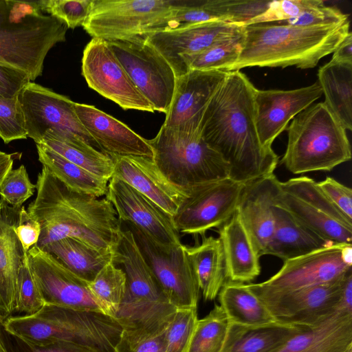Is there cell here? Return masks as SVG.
Segmentation results:
<instances>
[{
	"label": "cell",
	"instance_id": "48",
	"mask_svg": "<svg viewBox=\"0 0 352 352\" xmlns=\"http://www.w3.org/2000/svg\"><path fill=\"white\" fill-rule=\"evenodd\" d=\"M348 20V16L338 8L326 6L323 3L306 10L297 17L276 23L297 26H322L338 25Z\"/></svg>",
	"mask_w": 352,
	"mask_h": 352
},
{
	"label": "cell",
	"instance_id": "19",
	"mask_svg": "<svg viewBox=\"0 0 352 352\" xmlns=\"http://www.w3.org/2000/svg\"><path fill=\"white\" fill-rule=\"evenodd\" d=\"M105 197L121 223L133 225L162 246L181 243L180 234L173 225L172 217L126 182L112 177Z\"/></svg>",
	"mask_w": 352,
	"mask_h": 352
},
{
	"label": "cell",
	"instance_id": "42",
	"mask_svg": "<svg viewBox=\"0 0 352 352\" xmlns=\"http://www.w3.org/2000/svg\"><path fill=\"white\" fill-rule=\"evenodd\" d=\"M45 304L27 255L18 275L15 312L23 314V316L33 315Z\"/></svg>",
	"mask_w": 352,
	"mask_h": 352
},
{
	"label": "cell",
	"instance_id": "53",
	"mask_svg": "<svg viewBox=\"0 0 352 352\" xmlns=\"http://www.w3.org/2000/svg\"><path fill=\"white\" fill-rule=\"evenodd\" d=\"M331 60L341 63H352V34L347 36L333 52Z\"/></svg>",
	"mask_w": 352,
	"mask_h": 352
},
{
	"label": "cell",
	"instance_id": "31",
	"mask_svg": "<svg viewBox=\"0 0 352 352\" xmlns=\"http://www.w3.org/2000/svg\"><path fill=\"white\" fill-rule=\"evenodd\" d=\"M306 328L280 322L258 327L229 324L221 352H273Z\"/></svg>",
	"mask_w": 352,
	"mask_h": 352
},
{
	"label": "cell",
	"instance_id": "32",
	"mask_svg": "<svg viewBox=\"0 0 352 352\" xmlns=\"http://www.w3.org/2000/svg\"><path fill=\"white\" fill-rule=\"evenodd\" d=\"M327 106L346 130L352 129V63L330 60L318 69Z\"/></svg>",
	"mask_w": 352,
	"mask_h": 352
},
{
	"label": "cell",
	"instance_id": "16",
	"mask_svg": "<svg viewBox=\"0 0 352 352\" xmlns=\"http://www.w3.org/2000/svg\"><path fill=\"white\" fill-rule=\"evenodd\" d=\"M82 75L88 86L123 109L154 112L105 40L92 38L82 58Z\"/></svg>",
	"mask_w": 352,
	"mask_h": 352
},
{
	"label": "cell",
	"instance_id": "27",
	"mask_svg": "<svg viewBox=\"0 0 352 352\" xmlns=\"http://www.w3.org/2000/svg\"><path fill=\"white\" fill-rule=\"evenodd\" d=\"M273 352H352V312L340 305L330 316L296 333Z\"/></svg>",
	"mask_w": 352,
	"mask_h": 352
},
{
	"label": "cell",
	"instance_id": "35",
	"mask_svg": "<svg viewBox=\"0 0 352 352\" xmlns=\"http://www.w3.org/2000/svg\"><path fill=\"white\" fill-rule=\"evenodd\" d=\"M39 162L69 189L100 198L107 192L108 181L68 161L41 144H36Z\"/></svg>",
	"mask_w": 352,
	"mask_h": 352
},
{
	"label": "cell",
	"instance_id": "17",
	"mask_svg": "<svg viewBox=\"0 0 352 352\" xmlns=\"http://www.w3.org/2000/svg\"><path fill=\"white\" fill-rule=\"evenodd\" d=\"M351 270L332 282L258 298L278 322L312 327L341 305L342 287Z\"/></svg>",
	"mask_w": 352,
	"mask_h": 352
},
{
	"label": "cell",
	"instance_id": "5",
	"mask_svg": "<svg viewBox=\"0 0 352 352\" xmlns=\"http://www.w3.org/2000/svg\"><path fill=\"white\" fill-rule=\"evenodd\" d=\"M3 329L31 345L63 342L114 352L122 328L116 319L101 312L45 304L33 315L7 318Z\"/></svg>",
	"mask_w": 352,
	"mask_h": 352
},
{
	"label": "cell",
	"instance_id": "39",
	"mask_svg": "<svg viewBox=\"0 0 352 352\" xmlns=\"http://www.w3.org/2000/svg\"><path fill=\"white\" fill-rule=\"evenodd\" d=\"M227 317L219 305L198 319L188 352H221L228 329Z\"/></svg>",
	"mask_w": 352,
	"mask_h": 352
},
{
	"label": "cell",
	"instance_id": "33",
	"mask_svg": "<svg viewBox=\"0 0 352 352\" xmlns=\"http://www.w3.org/2000/svg\"><path fill=\"white\" fill-rule=\"evenodd\" d=\"M40 249L52 254L87 282L91 281L113 258V251L101 250L72 237L57 240Z\"/></svg>",
	"mask_w": 352,
	"mask_h": 352
},
{
	"label": "cell",
	"instance_id": "47",
	"mask_svg": "<svg viewBox=\"0 0 352 352\" xmlns=\"http://www.w3.org/2000/svg\"><path fill=\"white\" fill-rule=\"evenodd\" d=\"M323 3L321 0L271 1L268 8L265 12L249 20L242 26L286 21L297 17L306 10Z\"/></svg>",
	"mask_w": 352,
	"mask_h": 352
},
{
	"label": "cell",
	"instance_id": "41",
	"mask_svg": "<svg viewBox=\"0 0 352 352\" xmlns=\"http://www.w3.org/2000/svg\"><path fill=\"white\" fill-rule=\"evenodd\" d=\"M271 1L206 0L208 6L223 21L242 26L265 12Z\"/></svg>",
	"mask_w": 352,
	"mask_h": 352
},
{
	"label": "cell",
	"instance_id": "46",
	"mask_svg": "<svg viewBox=\"0 0 352 352\" xmlns=\"http://www.w3.org/2000/svg\"><path fill=\"white\" fill-rule=\"evenodd\" d=\"M165 331L122 329L114 352H164Z\"/></svg>",
	"mask_w": 352,
	"mask_h": 352
},
{
	"label": "cell",
	"instance_id": "29",
	"mask_svg": "<svg viewBox=\"0 0 352 352\" xmlns=\"http://www.w3.org/2000/svg\"><path fill=\"white\" fill-rule=\"evenodd\" d=\"M275 216L274 230L264 255L285 261L332 245L298 223L286 210L276 206Z\"/></svg>",
	"mask_w": 352,
	"mask_h": 352
},
{
	"label": "cell",
	"instance_id": "22",
	"mask_svg": "<svg viewBox=\"0 0 352 352\" xmlns=\"http://www.w3.org/2000/svg\"><path fill=\"white\" fill-rule=\"evenodd\" d=\"M241 27L226 21H211L157 32L145 36L168 63L177 78L184 74L182 65L184 58L232 36Z\"/></svg>",
	"mask_w": 352,
	"mask_h": 352
},
{
	"label": "cell",
	"instance_id": "2",
	"mask_svg": "<svg viewBox=\"0 0 352 352\" xmlns=\"http://www.w3.org/2000/svg\"><path fill=\"white\" fill-rule=\"evenodd\" d=\"M36 186V196L27 211L41 226L38 248L72 237L99 250L113 251L121 222L106 197L69 189L45 166L38 174Z\"/></svg>",
	"mask_w": 352,
	"mask_h": 352
},
{
	"label": "cell",
	"instance_id": "49",
	"mask_svg": "<svg viewBox=\"0 0 352 352\" xmlns=\"http://www.w3.org/2000/svg\"><path fill=\"white\" fill-rule=\"evenodd\" d=\"M3 337L8 352H102L99 350L70 342H55L43 346L31 345L8 333Z\"/></svg>",
	"mask_w": 352,
	"mask_h": 352
},
{
	"label": "cell",
	"instance_id": "55",
	"mask_svg": "<svg viewBox=\"0 0 352 352\" xmlns=\"http://www.w3.org/2000/svg\"><path fill=\"white\" fill-rule=\"evenodd\" d=\"M341 306L352 312V270L347 274L342 287Z\"/></svg>",
	"mask_w": 352,
	"mask_h": 352
},
{
	"label": "cell",
	"instance_id": "3",
	"mask_svg": "<svg viewBox=\"0 0 352 352\" xmlns=\"http://www.w3.org/2000/svg\"><path fill=\"white\" fill-rule=\"evenodd\" d=\"M242 27L241 52L227 72L251 67L312 68L321 58L333 53L349 32V20L322 26L274 22Z\"/></svg>",
	"mask_w": 352,
	"mask_h": 352
},
{
	"label": "cell",
	"instance_id": "20",
	"mask_svg": "<svg viewBox=\"0 0 352 352\" xmlns=\"http://www.w3.org/2000/svg\"><path fill=\"white\" fill-rule=\"evenodd\" d=\"M227 74V72L221 70L190 69L176 78L173 96L163 125L200 134L206 107Z\"/></svg>",
	"mask_w": 352,
	"mask_h": 352
},
{
	"label": "cell",
	"instance_id": "14",
	"mask_svg": "<svg viewBox=\"0 0 352 352\" xmlns=\"http://www.w3.org/2000/svg\"><path fill=\"white\" fill-rule=\"evenodd\" d=\"M244 184L230 178L187 188L186 197L172 217L179 233L204 236L220 228L236 212Z\"/></svg>",
	"mask_w": 352,
	"mask_h": 352
},
{
	"label": "cell",
	"instance_id": "4",
	"mask_svg": "<svg viewBox=\"0 0 352 352\" xmlns=\"http://www.w3.org/2000/svg\"><path fill=\"white\" fill-rule=\"evenodd\" d=\"M67 27L41 10L39 1L0 0V65L42 75L47 53L66 40Z\"/></svg>",
	"mask_w": 352,
	"mask_h": 352
},
{
	"label": "cell",
	"instance_id": "8",
	"mask_svg": "<svg viewBox=\"0 0 352 352\" xmlns=\"http://www.w3.org/2000/svg\"><path fill=\"white\" fill-rule=\"evenodd\" d=\"M153 160L161 173L175 186H190L229 178L230 167L202 138L162 125L157 135L148 140Z\"/></svg>",
	"mask_w": 352,
	"mask_h": 352
},
{
	"label": "cell",
	"instance_id": "11",
	"mask_svg": "<svg viewBox=\"0 0 352 352\" xmlns=\"http://www.w3.org/2000/svg\"><path fill=\"white\" fill-rule=\"evenodd\" d=\"M351 269L352 244H332L285 261L269 279L247 285L257 297L281 294L332 282Z\"/></svg>",
	"mask_w": 352,
	"mask_h": 352
},
{
	"label": "cell",
	"instance_id": "21",
	"mask_svg": "<svg viewBox=\"0 0 352 352\" xmlns=\"http://www.w3.org/2000/svg\"><path fill=\"white\" fill-rule=\"evenodd\" d=\"M322 94L318 82L292 90H258L255 94V124L261 144L267 148L298 113Z\"/></svg>",
	"mask_w": 352,
	"mask_h": 352
},
{
	"label": "cell",
	"instance_id": "40",
	"mask_svg": "<svg viewBox=\"0 0 352 352\" xmlns=\"http://www.w3.org/2000/svg\"><path fill=\"white\" fill-rule=\"evenodd\" d=\"M197 320V308L177 309L165 331L164 352H188Z\"/></svg>",
	"mask_w": 352,
	"mask_h": 352
},
{
	"label": "cell",
	"instance_id": "12",
	"mask_svg": "<svg viewBox=\"0 0 352 352\" xmlns=\"http://www.w3.org/2000/svg\"><path fill=\"white\" fill-rule=\"evenodd\" d=\"M24 115L28 138L38 144L46 131L76 143H85L100 151L80 122L74 102L34 82H28L19 95Z\"/></svg>",
	"mask_w": 352,
	"mask_h": 352
},
{
	"label": "cell",
	"instance_id": "28",
	"mask_svg": "<svg viewBox=\"0 0 352 352\" xmlns=\"http://www.w3.org/2000/svg\"><path fill=\"white\" fill-rule=\"evenodd\" d=\"M218 232L226 279L250 283L261 274V256L236 211Z\"/></svg>",
	"mask_w": 352,
	"mask_h": 352
},
{
	"label": "cell",
	"instance_id": "36",
	"mask_svg": "<svg viewBox=\"0 0 352 352\" xmlns=\"http://www.w3.org/2000/svg\"><path fill=\"white\" fill-rule=\"evenodd\" d=\"M38 144L108 182L113 176V158L90 145L66 140L51 130L46 131Z\"/></svg>",
	"mask_w": 352,
	"mask_h": 352
},
{
	"label": "cell",
	"instance_id": "26",
	"mask_svg": "<svg viewBox=\"0 0 352 352\" xmlns=\"http://www.w3.org/2000/svg\"><path fill=\"white\" fill-rule=\"evenodd\" d=\"M21 207L0 199V312L6 318L15 312L18 275L28 255L14 232Z\"/></svg>",
	"mask_w": 352,
	"mask_h": 352
},
{
	"label": "cell",
	"instance_id": "37",
	"mask_svg": "<svg viewBox=\"0 0 352 352\" xmlns=\"http://www.w3.org/2000/svg\"><path fill=\"white\" fill-rule=\"evenodd\" d=\"M126 285L124 272L113 261L88 282V288L102 312L115 319L125 294Z\"/></svg>",
	"mask_w": 352,
	"mask_h": 352
},
{
	"label": "cell",
	"instance_id": "56",
	"mask_svg": "<svg viewBox=\"0 0 352 352\" xmlns=\"http://www.w3.org/2000/svg\"><path fill=\"white\" fill-rule=\"evenodd\" d=\"M6 317L0 312V352H8L3 337V329Z\"/></svg>",
	"mask_w": 352,
	"mask_h": 352
},
{
	"label": "cell",
	"instance_id": "54",
	"mask_svg": "<svg viewBox=\"0 0 352 352\" xmlns=\"http://www.w3.org/2000/svg\"><path fill=\"white\" fill-rule=\"evenodd\" d=\"M20 157L21 153H7L0 151V186L7 174L12 169L14 161Z\"/></svg>",
	"mask_w": 352,
	"mask_h": 352
},
{
	"label": "cell",
	"instance_id": "44",
	"mask_svg": "<svg viewBox=\"0 0 352 352\" xmlns=\"http://www.w3.org/2000/svg\"><path fill=\"white\" fill-rule=\"evenodd\" d=\"M0 138L6 144L28 138L23 112L19 96H0Z\"/></svg>",
	"mask_w": 352,
	"mask_h": 352
},
{
	"label": "cell",
	"instance_id": "51",
	"mask_svg": "<svg viewBox=\"0 0 352 352\" xmlns=\"http://www.w3.org/2000/svg\"><path fill=\"white\" fill-rule=\"evenodd\" d=\"M31 82L24 72L0 65V96L12 98L19 96L24 87Z\"/></svg>",
	"mask_w": 352,
	"mask_h": 352
},
{
	"label": "cell",
	"instance_id": "23",
	"mask_svg": "<svg viewBox=\"0 0 352 352\" xmlns=\"http://www.w3.org/2000/svg\"><path fill=\"white\" fill-rule=\"evenodd\" d=\"M280 181L270 173L244 184L236 212L250 234L260 256L273 234L276 199Z\"/></svg>",
	"mask_w": 352,
	"mask_h": 352
},
{
	"label": "cell",
	"instance_id": "52",
	"mask_svg": "<svg viewBox=\"0 0 352 352\" xmlns=\"http://www.w3.org/2000/svg\"><path fill=\"white\" fill-rule=\"evenodd\" d=\"M19 216V222L14 228V232L23 250L28 252L32 247L38 243L41 228L39 223L29 215L27 210L23 206Z\"/></svg>",
	"mask_w": 352,
	"mask_h": 352
},
{
	"label": "cell",
	"instance_id": "15",
	"mask_svg": "<svg viewBox=\"0 0 352 352\" xmlns=\"http://www.w3.org/2000/svg\"><path fill=\"white\" fill-rule=\"evenodd\" d=\"M165 296L176 309L197 308L199 286L186 246H162L129 223H125Z\"/></svg>",
	"mask_w": 352,
	"mask_h": 352
},
{
	"label": "cell",
	"instance_id": "7",
	"mask_svg": "<svg viewBox=\"0 0 352 352\" xmlns=\"http://www.w3.org/2000/svg\"><path fill=\"white\" fill-rule=\"evenodd\" d=\"M287 135L281 163L294 174L330 171L351 158L346 129L324 102L313 103L298 113Z\"/></svg>",
	"mask_w": 352,
	"mask_h": 352
},
{
	"label": "cell",
	"instance_id": "10",
	"mask_svg": "<svg viewBox=\"0 0 352 352\" xmlns=\"http://www.w3.org/2000/svg\"><path fill=\"white\" fill-rule=\"evenodd\" d=\"M276 206L331 244H351L352 220L342 213L307 176L280 182Z\"/></svg>",
	"mask_w": 352,
	"mask_h": 352
},
{
	"label": "cell",
	"instance_id": "18",
	"mask_svg": "<svg viewBox=\"0 0 352 352\" xmlns=\"http://www.w3.org/2000/svg\"><path fill=\"white\" fill-rule=\"evenodd\" d=\"M28 255L45 304L102 313L88 288V282L74 274L55 256L36 245L28 250Z\"/></svg>",
	"mask_w": 352,
	"mask_h": 352
},
{
	"label": "cell",
	"instance_id": "13",
	"mask_svg": "<svg viewBox=\"0 0 352 352\" xmlns=\"http://www.w3.org/2000/svg\"><path fill=\"white\" fill-rule=\"evenodd\" d=\"M106 41L155 111L166 114L176 81L175 72L166 59L145 36Z\"/></svg>",
	"mask_w": 352,
	"mask_h": 352
},
{
	"label": "cell",
	"instance_id": "9",
	"mask_svg": "<svg viewBox=\"0 0 352 352\" xmlns=\"http://www.w3.org/2000/svg\"><path fill=\"white\" fill-rule=\"evenodd\" d=\"M179 0H93L82 25L92 37L116 41L162 30Z\"/></svg>",
	"mask_w": 352,
	"mask_h": 352
},
{
	"label": "cell",
	"instance_id": "50",
	"mask_svg": "<svg viewBox=\"0 0 352 352\" xmlns=\"http://www.w3.org/2000/svg\"><path fill=\"white\" fill-rule=\"evenodd\" d=\"M328 199L348 219L352 220V190L331 177L318 182Z\"/></svg>",
	"mask_w": 352,
	"mask_h": 352
},
{
	"label": "cell",
	"instance_id": "38",
	"mask_svg": "<svg viewBox=\"0 0 352 352\" xmlns=\"http://www.w3.org/2000/svg\"><path fill=\"white\" fill-rule=\"evenodd\" d=\"M243 41V27L232 36L182 59L184 74L190 69L226 72L238 59Z\"/></svg>",
	"mask_w": 352,
	"mask_h": 352
},
{
	"label": "cell",
	"instance_id": "45",
	"mask_svg": "<svg viewBox=\"0 0 352 352\" xmlns=\"http://www.w3.org/2000/svg\"><path fill=\"white\" fill-rule=\"evenodd\" d=\"M35 190L36 184L32 183L26 168L22 164L12 168L6 176L0 186V199L12 207L21 208Z\"/></svg>",
	"mask_w": 352,
	"mask_h": 352
},
{
	"label": "cell",
	"instance_id": "6",
	"mask_svg": "<svg viewBox=\"0 0 352 352\" xmlns=\"http://www.w3.org/2000/svg\"><path fill=\"white\" fill-rule=\"evenodd\" d=\"M112 261L126 278L125 294L116 316L122 328L165 331L177 309L165 296L129 229H121Z\"/></svg>",
	"mask_w": 352,
	"mask_h": 352
},
{
	"label": "cell",
	"instance_id": "1",
	"mask_svg": "<svg viewBox=\"0 0 352 352\" xmlns=\"http://www.w3.org/2000/svg\"><path fill=\"white\" fill-rule=\"evenodd\" d=\"M257 89L240 71L228 74L209 101L200 134L230 167L229 178L242 184L273 173L278 156L263 147L255 124Z\"/></svg>",
	"mask_w": 352,
	"mask_h": 352
},
{
	"label": "cell",
	"instance_id": "30",
	"mask_svg": "<svg viewBox=\"0 0 352 352\" xmlns=\"http://www.w3.org/2000/svg\"><path fill=\"white\" fill-rule=\"evenodd\" d=\"M218 296L229 324L258 327L278 322L247 283L228 280Z\"/></svg>",
	"mask_w": 352,
	"mask_h": 352
},
{
	"label": "cell",
	"instance_id": "43",
	"mask_svg": "<svg viewBox=\"0 0 352 352\" xmlns=\"http://www.w3.org/2000/svg\"><path fill=\"white\" fill-rule=\"evenodd\" d=\"M93 0H41L43 12L57 19L67 28L82 26L89 15Z\"/></svg>",
	"mask_w": 352,
	"mask_h": 352
},
{
	"label": "cell",
	"instance_id": "25",
	"mask_svg": "<svg viewBox=\"0 0 352 352\" xmlns=\"http://www.w3.org/2000/svg\"><path fill=\"white\" fill-rule=\"evenodd\" d=\"M115 177L153 201L173 217L186 197V189L171 183L153 159L138 156L113 157Z\"/></svg>",
	"mask_w": 352,
	"mask_h": 352
},
{
	"label": "cell",
	"instance_id": "34",
	"mask_svg": "<svg viewBox=\"0 0 352 352\" xmlns=\"http://www.w3.org/2000/svg\"><path fill=\"white\" fill-rule=\"evenodd\" d=\"M186 251L199 289L206 300H214L226 282L224 256L219 238L204 237L201 243Z\"/></svg>",
	"mask_w": 352,
	"mask_h": 352
},
{
	"label": "cell",
	"instance_id": "24",
	"mask_svg": "<svg viewBox=\"0 0 352 352\" xmlns=\"http://www.w3.org/2000/svg\"><path fill=\"white\" fill-rule=\"evenodd\" d=\"M74 110L101 152L111 157L138 156L153 159V152L148 140L123 122L93 105L75 102Z\"/></svg>",
	"mask_w": 352,
	"mask_h": 352
}]
</instances>
